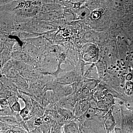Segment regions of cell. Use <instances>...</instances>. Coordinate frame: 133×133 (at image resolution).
I'll use <instances>...</instances> for the list:
<instances>
[{
    "label": "cell",
    "instance_id": "obj_1",
    "mask_svg": "<svg viewBox=\"0 0 133 133\" xmlns=\"http://www.w3.org/2000/svg\"><path fill=\"white\" fill-rule=\"evenodd\" d=\"M58 61L57 57L49 55H45L38 64V70L43 74H52L57 70Z\"/></svg>",
    "mask_w": 133,
    "mask_h": 133
},
{
    "label": "cell",
    "instance_id": "obj_2",
    "mask_svg": "<svg viewBox=\"0 0 133 133\" xmlns=\"http://www.w3.org/2000/svg\"><path fill=\"white\" fill-rule=\"evenodd\" d=\"M16 23L15 16L13 13L1 12V32L10 35L13 26Z\"/></svg>",
    "mask_w": 133,
    "mask_h": 133
},
{
    "label": "cell",
    "instance_id": "obj_3",
    "mask_svg": "<svg viewBox=\"0 0 133 133\" xmlns=\"http://www.w3.org/2000/svg\"><path fill=\"white\" fill-rule=\"evenodd\" d=\"M62 9L52 12L43 13L39 12L33 19L38 21L52 22L63 18Z\"/></svg>",
    "mask_w": 133,
    "mask_h": 133
},
{
    "label": "cell",
    "instance_id": "obj_4",
    "mask_svg": "<svg viewBox=\"0 0 133 133\" xmlns=\"http://www.w3.org/2000/svg\"><path fill=\"white\" fill-rule=\"evenodd\" d=\"M80 76H78L74 71L69 72L66 74L57 78H55V81L62 84L70 85L75 82H81Z\"/></svg>",
    "mask_w": 133,
    "mask_h": 133
},
{
    "label": "cell",
    "instance_id": "obj_5",
    "mask_svg": "<svg viewBox=\"0 0 133 133\" xmlns=\"http://www.w3.org/2000/svg\"><path fill=\"white\" fill-rule=\"evenodd\" d=\"M12 59L24 62L28 64L32 65L36 69H37L38 63L30 55L23 51L13 52L12 55Z\"/></svg>",
    "mask_w": 133,
    "mask_h": 133
},
{
    "label": "cell",
    "instance_id": "obj_6",
    "mask_svg": "<svg viewBox=\"0 0 133 133\" xmlns=\"http://www.w3.org/2000/svg\"><path fill=\"white\" fill-rule=\"evenodd\" d=\"M89 104L85 99L80 100L76 103L73 108L72 112L76 118H78L84 115L89 108Z\"/></svg>",
    "mask_w": 133,
    "mask_h": 133
},
{
    "label": "cell",
    "instance_id": "obj_7",
    "mask_svg": "<svg viewBox=\"0 0 133 133\" xmlns=\"http://www.w3.org/2000/svg\"><path fill=\"white\" fill-rule=\"evenodd\" d=\"M42 5L41 12L47 13L62 10L63 6L55 2V1H42Z\"/></svg>",
    "mask_w": 133,
    "mask_h": 133
},
{
    "label": "cell",
    "instance_id": "obj_8",
    "mask_svg": "<svg viewBox=\"0 0 133 133\" xmlns=\"http://www.w3.org/2000/svg\"><path fill=\"white\" fill-rule=\"evenodd\" d=\"M0 81V83L2 84L5 88L14 93L19 98V95H20L19 90L17 88L10 79L4 75H1Z\"/></svg>",
    "mask_w": 133,
    "mask_h": 133
},
{
    "label": "cell",
    "instance_id": "obj_9",
    "mask_svg": "<svg viewBox=\"0 0 133 133\" xmlns=\"http://www.w3.org/2000/svg\"><path fill=\"white\" fill-rule=\"evenodd\" d=\"M80 123L76 119L66 122L63 126L64 133H78Z\"/></svg>",
    "mask_w": 133,
    "mask_h": 133
},
{
    "label": "cell",
    "instance_id": "obj_10",
    "mask_svg": "<svg viewBox=\"0 0 133 133\" xmlns=\"http://www.w3.org/2000/svg\"><path fill=\"white\" fill-rule=\"evenodd\" d=\"M10 79L18 90L23 92L28 93L29 88V82L25 78L19 75L16 77Z\"/></svg>",
    "mask_w": 133,
    "mask_h": 133
},
{
    "label": "cell",
    "instance_id": "obj_11",
    "mask_svg": "<svg viewBox=\"0 0 133 133\" xmlns=\"http://www.w3.org/2000/svg\"><path fill=\"white\" fill-rule=\"evenodd\" d=\"M63 53V48L61 45L58 44H51L48 42L45 55H49L57 57Z\"/></svg>",
    "mask_w": 133,
    "mask_h": 133
},
{
    "label": "cell",
    "instance_id": "obj_12",
    "mask_svg": "<svg viewBox=\"0 0 133 133\" xmlns=\"http://www.w3.org/2000/svg\"><path fill=\"white\" fill-rule=\"evenodd\" d=\"M24 42L30 44L38 48L45 47L47 45L48 43V41L43 35L27 39Z\"/></svg>",
    "mask_w": 133,
    "mask_h": 133
},
{
    "label": "cell",
    "instance_id": "obj_13",
    "mask_svg": "<svg viewBox=\"0 0 133 133\" xmlns=\"http://www.w3.org/2000/svg\"><path fill=\"white\" fill-rule=\"evenodd\" d=\"M104 124L105 129L107 132L111 133L114 130L115 125V121L111 112H109L105 116Z\"/></svg>",
    "mask_w": 133,
    "mask_h": 133
},
{
    "label": "cell",
    "instance_id": "obj_14",
    "mask_svg": "<svg viewBox=\"0 0 133 133\" xmlns=\"http://www.w3.org/2000/svg\"><path fill=\"white\" fill-rule=\"evenodd\" d=\"M57 110L58 114L65 122L76 119L71 111L57 107Z\"/></svg>",
    "mask_w": 133,
    "mask_h": 133
},
{
    "label": "cell",
    "instance_id": "obj_15",
    "mask_svg": "<svg viewBox=\"0 0 133 133\" xmlns=\"http://www.w3.org/2000/svg\"><path fill=\"white\" fill-rule=\"evenodd\" d=\"M10 35L15 36L18 37L22 42L27 39L37 37L39 36H41L37 34L28 32H12Z\"/></svg>",
    "mask_w": 133,
    "mask_h": 133
},
{
    "label": "cell",
    "instance_id": "obj_16",
    "mask_svg": "<svg viewBox=\"0 0 133 133\" xmlns=\"http://www.w3.org/2000/svg\"><path fill=\"white\" fill-rule=\"evenodd\" d=\"M32 105H33V112L34 116H43L45 113V108L43 107L37 101L31 98Z\"/></svg>",
    "mask_w": 133,
    "mask_h": 133
},
{
    "label": "cell",
    "instance_id": "obj_17",
    "mask_svg": "<svg viewBox=\"0 0 133 133\" xmlns=\"http://www.w3.org/2000/svg\"><path fill=\"white\" fill-rule=\"evenodd\" d=\"M13 62L14 68H15L19 71H21L24 70H29L31 71H34L36 70L34 66L30 65L24 62H21L12 59Z\"/></svg>",
    "mask_w": 133,
    "mask_h": 133
},
{
    "label": "cell",
    "instance_id": "obj_18",
    "mask_svg": "<svg viewBox=\"0 0 133 133\" xmlns=\"http://www.w3.org/2000/svg\"><path fill=\"white\" fill-rule=\"evenodd\" d=\"M12 52H13L12 51L8 49H5L1 52L0 59H1V68H2L3 65L8 61L12 59Z\"/></svg>",
    "mask_w": 133,
    "mask_h": 133
},
{
    "label": "cell",
    "instance_id": "obj_19",
    "mask_svg": "<svg viewBox=\"0 0 133 133\" xmlns=\"http://www.w3.org/2000/svg\"><path fill=\"white\" fill-rule=\"evenodd\" d=\"M0 121L9 125L19 127L20 124L16 117L14 116H1Z\"/></svg>",
    "mask_w": 133,
    "mask_h": 133
},
{
    "label": "cell",
    "instance_id": "obj_20",
    "mask_svg": "<svg viewBox=\"0 0 133 133\" xmlns=\"http://www.w3.org/2000/svg\"><path fill=\"white\" fill-rule=\"evenodd\" d=\"M20 75L28 81L37 79V74L35 70L34 71L24 70L20 71Z\"/></svg>",
    "mask_w": 133,
    "mask_h": 133
},
{
    "label": "cell",
    "instance_id": "obj_21",
    "mask_svg": "<svg viewBox=\"0 0 133 133\" xmlns=\"http://www.w3.org/2000/svg\"><path fill=\"white\" fill-rule=\"evenodd\" d=\"M19 114L13 111L10 107L0 109V115L1 116H16Z\"/></svg>",
    "mask_w": 133,
    "mask_h": 133
},
{
    "label": "cell",
    "instance_id": "obj_22",
    "mask_svg": "<svg viewBox=\"0 0 133 133\" xmlns=\"http://www.w3.org/2000/svg\"><path fill=\"white\" fill-rule=\"evenodd\" d=\"M0 84V98H7L11 95H15L14 93L5 88L2 84L1 83Z\"/></svg>",
    "mask_w": 133,
    "mask_h": 133
},
{
    "label": "cell",
    "instance_id": "obj_23",
    "mask_svg": "<svg viewBox=\"0 0 133 133\" xmlns=\"http://www.w3.org/2000/svg\"><path fill=\"white\" fill-rule=\"evenodd\" d=\"M13 68H14V65L12 59H11L3 65L2 67L1 68V75H5L8 71Z\"/></svg>",
    "mask_w": 133,
    "mask_h": 133
},
{
    "label": "cell",
    "instance_id": "obj_24",
    "mask_svg": "<svg viewBox=\"0 0 133 133\" xmlns=\"http://www.w3.org/2000/svg\"><path fill=\"white\" fill-rule=\"evenodd\" d=\"M20 75V71L15 68H13L8 71L4 76L8 78H15Z\"/></svg>",
    "mask_w": 133,
    "mask_h": 133
},
{
    "label": "cell",
    "instance_id": "obj_25",
    "mask_svg": "<svg viewBox=\"0 0 133 133\" xmlns=\"http://www.w3.org/2000/svg\"><path fill=\"white\" fill-rule=\"evenodd\" d=\"M72 88L73 90V93H78L82 90L83 89V84L82 82H75L71 85Z\"/></svg>",
    "mask_w": 133,
    "mask_h": 133
},
{
    "label": "cell",
    "instance_id": "obj_26",
    "mask_svg": "<svg viewBox=\"0 0 133 133\" xmlns=\"http://www.w3.org/2000/svg\"><path fill=\"white\" fill-rule=\"evenodd\" d=\"M34 124L37 128L41 127L43 124L44 122L43 116H35L34 117Z\"/></svg>",
    "mask_w": 133,
    "mask_h": 133
},
{
    "label": "cell",
    "instance_id": "obj_27",
    "mask_svg": "<svg viewBox=\"0 0 133 133\" xmlns=\"http://www.w3.org/2000/svg\"><path fill=\"white\" fill-rule=\"evenodd\" d=\"M6 99H7L9 104L10 107H11L17 101L19 100V98L17 97V96L15 95H11Z\"/></svg>",
    "mask_w": 133,
    "mask_h": 133
},
{
    "label": "cell",
    "instance_id": "obj_28",
    "mask_svg": "<svg viewBox=\"0 0 133 133\" xmlns=\"http://www.w3.org/2000/svg\"><path fill=\"white\" fill-rule=\"evenodd\" d=\"M10 107L13 111L18 113H20L22 109H21V104L19 102V100L17 101L15 104Z\"/></svg>",
    "mask_w": 133,
    "mask_h": 133
},
{
    "label": "cell",
    "instance_id": "obj_29",
    "mask_svg": "<svg viewBox=\"0 0 133 133\" xmlns=\"http://www.w3.org/2000/svg\"><path fill=\"white\" fill-rule=\"evenodd\" d=\"M23 51L22 45H21L18 41H17L13 47V52Z\"/></svg>",
    "mask_w": 133,
    "mask_h": 133
},
{
    "label": "cell",
    "instance_id": "obj_30",
    "mask_svg": "<svg viewBox=\"0 0 133 133\" xmlns=\"http://www.w3.org/2000/svg\"><path fill=\"white\" fill-rule=\"evenodd\" d=\"M13 126L11 125H9L4 122H0V129H1V131H6L8 130H9L13 127Z\"/></svg>",
    "mask_w": 133,
    "mask_h": 133
},
{
    "label": "cell",
    "instance_id": "obj_31",
    "mask_svg": "<svg viewBox=\"0 0 133 133\" xmlns=\"http://www.w3.org/2000/svg\"><path fill=\"white\" fill-rule=\"evenodd\" d=\"M0 105L1 108H5L9 107L6 98H0Z\"/></svg>",
    "mask_w": 133,
    "mask_h": 133
},
{
    "label": "cell",
    "instance_id": "obj_32",
    "mask_svg": "<svg viewBox=\"0 0 133 133\" xmlns=\"http://www.w3.org/2000/svg\"><path fill=\"white\" fill-rule=\"evenodd\" d=\"M100 14V13L98 11H94L92 12V15L91 16V17L90 18L91 20H95V19H97L96 15H98Z\"/></svg>",
    "mask_w": 133,
    "mask_h": 133
},
{
    "label": "cell",
    "instance_id": "obj_33",
    "mask_svg": "<svg viewBox=\"0 0 133 133\" xmlns=\"http://www.w3.org/2000/svg\"><path fill=\"white\" fill-rule=\"evenodd\" d=\"M29 133H42V131L40 130L38 128H37L33 130V131H30Z\"/></svg>",
    "mask_w": 133,
    "mask_h": 133
},
{
    "label": "cell",
    "instance_id": "obj_34",
    "mask_svg": "<svg viewBox=\"0 0 133 133\" xmlns=\"http://www.w3.org/2000/svg\"><path fill=\"white\" fill-rule=\"evenodd\" d=\"M112 68H113V69H116V66H113V67Z\"/></svg>",
    "mask_w": 133,
    "mask_h": 133
},
{
    "label": "cell",
    "instance_id": "obj_35",
    "mask_svg": "<svg viewBox=\"0 0 133 133\" xmlns=\"http://www.w3.org/2000/svg\"><path fill=\"white\" fill-rule=\"evenodd\" d=\"M111 56V54H109V55H108V56H109V57H110Z\"/></svg>",
    "mask_w": 133,
    "mask_h": 133
},
{
    "label": "cell",
    "instance_id": "obj_36",
    "mask_svg": "<svg viewBox=\"0 0 133 133\" xmlns=\"http://www.w3.org/2000/svg\"><path fill=\"white\" fill-rule=\"evenodd\" d=\"M119 68H116V71H118L119 70Z\"/></svg>",
    "mask_w": 133,
    "mask_h": 133
},
{
    "label": "cell",
    "instance_id": "obj_37",
    "mask_svg": "<svg viewBox=\"0 0 133 133\" xmlns=\"http://www.w3.org/2000/svg\"><path fill=\"white\" fill-rule=\"evenodd\" d=\"M121 71H119V74H121Z\"/></svg>",
    "mask_w": 133,
    "mask_h": 133
},
{
    "label": "cell",
    "instance_id": "obj_38",
    "mask_svg": "<svg viewBox=\"0 0 133 133\" xmlns=\"http://www.w3.org/2000/svg\"><path fill=\"white\" fill-rule=\"evenodd\" d=\"M117 63H118V64L119 62V61H117Z\"/></svg>",
    "mask_w": 133,
    "mask_h": 133
},
{
    "label": "cell",
    "instance_id": "obj_39",
    "mask_svg": "<svg viewBox=\"0 0 133 133\" xmlns=\"http://www.w3.org/2000/svg\"><path fill=\"white\" fill-rule=\"evenodd\" d=\"M111 66L112 68V67H113V66L112 65H111Z\"/></svg>",
    "mask_w": 133,
    "mask_h": 133
},
{
    "label": "cell",
    "instance_id": "obj_40",
    "mask_svg": "<svg viewBox=\"0 0 133 133\" xmlns=\"http://www.w3.org/2000/svg\"><path fill=\"white\" fill-rule=\"evenodd\" d=\"M118 77H119V76H120L119 74H118Z\"/></svg>",
    "mask_w": 133,
    "mask_h": 133
},
{
    "label": "cell",
    "instance_id": "obj_41",
    "mask_svg": "<svg viewBox=\"0 0 133 133\" xmlns=\"http://www.w3.org/2000/svg\"><path fill=\"white\" fill-rule=\"evenodd\" d=\"M111 69V68H110V67H108V70H109V69Z\"/></svg>",
    "mask_w": 133,
    "mask_h": 133
},
{
    "label": "cell",
    "instance_id": "obj_42",
    "mask_svg": "<svg viewBox=\"0 0 133 133\" xmlns=\"http://www.w3.org/2000/svg\"><path fill=\"white\" fill-rule=\"evenodd\" d=\"M126 68L125 67H123V69H125Z\"/></svg>",
    "mask_w": 133,
    "mask_h": 133
},
{
    "label": "cell",
    "instance_id": "obj_43",
    "mask_svg": "<svg viewBox=\"0 0 133 133\" xmlns=\"http://www.w3.org/2000/svg\"><path fill=\"white\" fill-rule=\"evenodd\" d=\"M121 71L123 70V69H121Z\"/></svg>",
    "mask_w": 133,
    "mask_h": 133
},
{
    "label": "cell",
    "instance_id": "obj_44",
    "mask_svg": "<svg viewBox=\"0 0 133 133\" xmlns=\"http://www.w3.org/2000/svg\"><path fill=\"white\" fill-rule=\"evenodd\" d=\"M127 55H129V53L128 52H127Z\"/></svg>",
    "mask_w": 133,
    "mask_h": 133
},
{
    "label": "cell",
    "instance_id": "obj_45",
    "mask_svg": "<svg viewBox=\"0 0 133 133\" xmlns=\"http://www.w3.org/2000/svg\"><path fill=\"white\" fill-rule=\"evenodd\" d=\"M124 37H122V39H124Z\"/></svg>",
    "mask_w": 133,
    "mask_h": 133
},
{
    "label": "cell",
    "instance_id": "obj_46",
    "mask_svg": "<svg viewBox=\"0 0 133 133\" xmlns=\"http://www.w3.org/2000/svg\"><path fill=\"white\" fill-rule=\"evenodd\" d=\"M113 68H111V70H113Z\"/></svg>",
    "mask_w": 133,
    "mask_h": 133
},
{
    "label": "cell",
    "instance_id": "obj_47",
    "mask_svg": "<svg viewBox=\"0 0 133 133\" xmlns=\"http://www.w3.org/2000/svg\"><path fill=\"white\" fill-rule=\"evenodd\" d=\"M117 66H118V64H117Z\"/></svg>",
    "mask_w": 133,
    "mask_h": 133
},
{
    "label": "cell",
    "instance_id": "obj_48",
    "mask_svg": "<svg viewBox=\"0 0 133 133\" xmlns=\"http://www.w3.org/2000/svg\"><path fill=\"white\" fill-rule=\"evenodd\" d=\"M107 133H111L108 132H107Z\"/></svg>",
    "mask_w": 133,
    "mask_h": 133
},
{
    "label": "cell",
    "instance_id": "obj_49",
    "mask_svg": "<svg viewBox=\"0 0 133 133\" xmlns=\"http://www.w3.org/2000/svg\"><path fill=\"white\" fill-rule=\"evenodd\" d=\"M121 60H122H122H123V59H121Z\"/></svg>",
    "mask_w": 133,
    "mask_h": 133
}]
</instances>
